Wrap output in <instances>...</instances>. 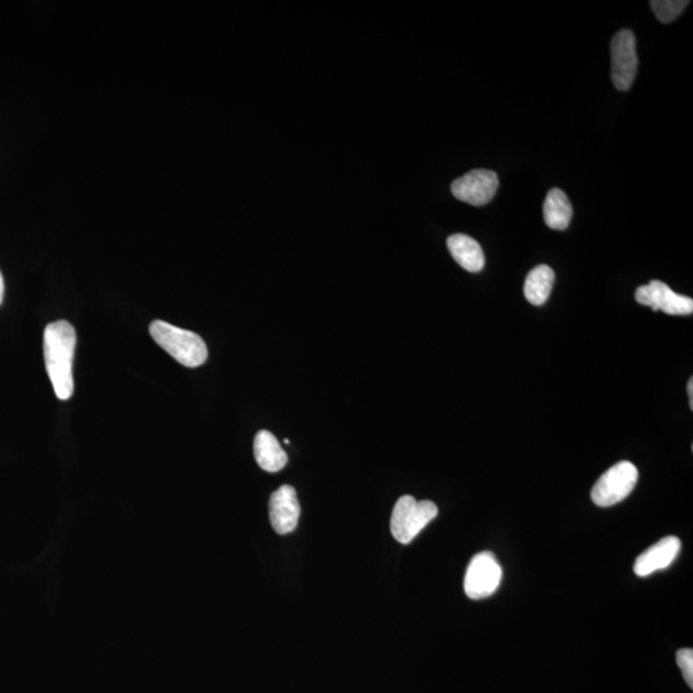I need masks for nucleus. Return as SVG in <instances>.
Masks as SVG:
<instances>
[{"instance_id": "1", "label": "nucleus", "mask_w": 693, "mask_h": 693, "mask_svg": "<svg viewBox=\"0 0 693 693\" xmlns=\"http://www.w3.org/2000/svg\"><path fill=\"white\" fill-rule=\"evenodd\" d=\"M76 348V333L73 325L61 321L46 326L44 331V360L54 393L59 400L72 399L74 393L73 362Z\"/></svg>"}, {"instance_id": "2", "label": "nucleus", "mask_w": 693, "mask_h": 693, "mask_svg": "<svg viewBox=\"0 0 693 693\" xmlns=\"http://www.w3.org/2000/svg\"><path fill=\"white\" fill-rule=\"evenodd\" d=\"M150 333L155 344L186 368H198L206 362L208 349L198 334L162 321L153 322Z\"/></svg>"}, {"instance_id": "3", "label": "nucleus", "mask_w": 693, "mask_h": 693, "mask_svg": "<svg viewBox=\"0 0 693 693\" xmlns=\"http://www.w3.org/2000/svg\"><path fill=\"white\" fill-rule=\"evenodd\" d=\"M438 508L432 501H416L412 496H402L396 502L391 518V532L402 544H409L437 518Z\"/></svg>"}, {"instance_id": "4", "label": "nucleus", "mask_w": 693, "mask_h": 693, "mask_svg": "<svg viewBox=\"0 0 693 693\" xmlns=\"http://www.w3.org/2000/svg\"><path fill=\"white\" fill-rule=\"evenodd\" d=\"M638 481V469L629 462H620L605 472L592 488L591 498L599 508H610L632 494Z\"/></svg>"}, {"instance_id": "5", "label": "nucleus", "mask_w": 693, "mask_h": 693, "mask_svg": "<svg viewBox=\"0 0 693 693\" xmlns=\"http://www.w3.org/2000/svg\"><path fill=\"white\" fill-rule=\"evenodd\" d=\"M501 581L502 567L492 552H479L467 566L464 581L465 594L472 599L487 598L500 587Z\"/></svg>"}, {"instance_id": "6", "label": "nucleus", "mask_w": 693, "mask_h": 693, "mask_svg": "<svg viewBox=\"0 0 693 693\" xmlns=\"http://www.w3.org/2000/svg\"><path fill=\"white\" fill-rule=\"evenodd\" d=\"M638 58L636 36L630 30H621L611 41V77L615 88L627 91L637 74Z\"/></svg>"}, {"instance_id": "7", "label": "nucleus", "mask_w": 693, "mask_h": 693, "mask_svg": "<svg viewBox=\"0 0 693 693\" xmlns=\"http://www.w3.org/2000/svg\"><path fill=\"white\" fill-rule=\"evenodd\" d=\"M498 176L490 170H473L451 185L454 196L472 206H485L496 196Z\"/></svg>"}, {"instance_id": "8", "label": "nucleus", "mask_w": 693, "mask_h": 693, "mask_svg": "<svg viewBox=\"0 0 693 693\" xmlns=\"http://www.w3.org/2000/svg\"><path fill=\"white\" fill-rule=\"evenodd\" d=\"M635 297L640 305L651 307L653 311H663L668 315L693 313V300L675 293L660 280H651L648 285L638 288Z\"/></svg>"}, {"instance_id": "9", "label": "nucleus", "mask_w": 693, "mask_h": 693, "mask_svg": "<svg viewBox=\"0 0 693 693\" xmlns=\"http://www.w3.org/2000/svg\"><path fill=\"white\" fill-rule=\"evenodd\" d=\"M270 521L279 534H288L299 526L301 506L292 486H282L270 497Z\"/></svg>"}, {"instance_id": "10", "label": "nucleus", "mask_w": 693, "mask_h": 693, "mask_svg": "<svg viewBox=\"0 0 693 693\" xmlns=\"http://www.w3.org/2000/svg\"><path fill=\"white\" fill-rule=\"evenodd\" d=\"M680 551L681 541L679 537H665V539L660 540L637 557L635 573L638 577L645 578L656 572L664 571L679 557Z\"/></svg>"}, {"instance_id": "11", "label": "nucleus", "mask_w": 693, "mask_h": 693, "mask_svg": "<svg viewBox=\"0 0 693 693\" xmlns=\"http://www.w3.org/2000/svg\"><path fill=\"white\" fill-rule=\"evenodd\" d=\"M253 453L257 464L264 472H280L288 463L285 451L280 446L275 435L269 431H260L256 434Z\"/></svg>"}, {"instance_id": "12", "label": "nucleus", "mask_w": 693, "mask_h": 693, "mask_svg": "<svg viewBox=\"0 0 693 693\" xmlns=\"http://www.w3.org/2000/svg\"><path fill=\"white\" fill-rule=\"evenodd\" d=\"M450 253L463 269L479 272L485 268L486 259L478 241L465 234H454L447 239Z\"/></svg>"}, {"instance_id": "13", "label": "nucleus", "mask_w": 693, "mask_h": 693, "mask_svg": "<svg viewBox=\"0 0 693 693\" xmlns=\"http://www.w3.org/2000/svg\"><path fill=\"white\" fill-rule=\"evenodd\" d=\"M573 207L562 190H551L543 204V219L550 229L565 230L570 227Z\"/></svg>"}, {"instance_id": "14", "label": "nucleus", "mask_w": 693, "mask_h": 693, "mask_svg": "<svg viewBox=\"0 0 693 693\" xmlns=\"http://www.w3.org/2000/svg\"><path fill=\"white\" fill-rule=\"evenodd\" d=\"M555 283V272L548 264H540L529 272L524 294L529 303L534 306H542L548 302L552 286Z\"/></svg>"}, {"instance_id": "15", "label": "nucleus", "mask_w": 693, "mask_h": 693, "mask_svg": "<svg viewBox=\"0 0 693 693\" xmlns=\"http://www.w3.org/2000/svg\"><path fill=\"white\" fill-rule=\"evenodd\" d=\"M687 0H652L650 6L660 22H673L689 6Z\"/></svg>"}, {"instance_id": "16", "label": "nucleus", "mask_w": 693, "mask_h": 693, "mask_svg": "<svg viewBox=\"0 0 693 693\" xmlns=\"http://www.w3.org/2000/svg\"><path fill=\"white\" fill-rule=\"evenodd\" d=\"M676 664L681 668L684 681L689 687L693 689V651L692 649H682L676 652Z\"/></svg>"}, {"instance_id": "17", "label": "nucleus", "mask_w": 693, "mask_h": 693, "mask_svg": "<svg viewBox=\"0 0 693 693\" xmlns=\"http://www.w3.org/2000/svg\"><path fill=\"white\" fill-rule=\"evenodd\" d=\"M687 391L690 394V408L691 410H693V378H691L689 381Z\"/></svg>"}, {"instance_id": "18", "label": "nucleus", "mask_w": 693, "mask_h": 693, "mask_svg": "<svg viewBox=\"0 0 693 693\" xmlns=\"http://www.w3.org/2000/svg\"><path fill=\"white\" fill-rule=\"evenodd\" d=\"M4 299V279L2 272H0V305H2Z\"/></svg>"}]
</instances>
